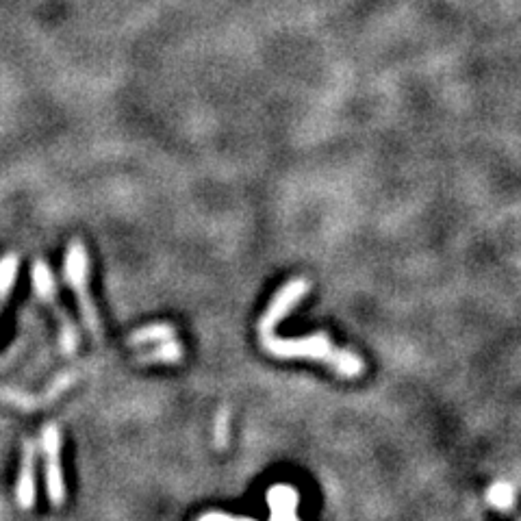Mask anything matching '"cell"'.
Here are the masks:
<instances>
[{
	"label": "cell",
	"mask_w": 521,
	"mask_h": 521,
	"mask_svg": "<svg viewBox=\"0 0 521 521\" xmlns=\"http://www.w3.org/2000/svg\"><path fill=\"white\" fill-rule=\"evenodd\" d=\"M307 291H309V283L304 281V278H294V281H289L285 287L276 291L257 326L263 350L272 354V357H276V359L322 361L328 367H333L339 376H346V378L361 376L365 365L357 354L350 350L337 348L324 333H317L311 337H300V339H281L274 335L278 322L285 320L287 313L294 309L304 296H307Z\"/></svg>",
	"instance_id": "1"
},
{
	"label": "cell",
	"mask_w": 521,
	"mask_h": 521,
	"mask_svg": "<svg viewBox=\"0 0 521 521\" xmlns=\"http://www.w3.org/2000/svg\"><path fill=\"white\" fill-rule=\"evenodd\" d=\"M31 281H33V289L37 298H40L46 307L55 313L57 322H59V330H61V348L63 354H72L76 352V346H79V333H76V326L72 322V317L63 311V307L59 304L57 298V285H55V276L50 272L48 265L44 261H35L33 270H31Z\"/></svg>",
	"instance_id": "3"
},
{
	"label": "cell",
	"mask_w": 521,
	"mask_h": 521,
	"mask_svg": "<svg viewBox=\"0 0 521 521\" xmlns=\"http://www.w3.org/2000/svg\"><path fill=\"white\" fill-rule=\"evenodd\" d=\"M35 463H37V443L33 439H24L22 443V461L20 478L16 487V500L22 511H31L35 504Z\"/></svg>",
	"instance_id": "5"
},
{
	"label": "cell",
	"mask_w": 521,
	"mask_h": 521,
	"mask_svg": "<svg viewBox=\"0 0 521 521\" xmlns=\"http://www.w3.org/2000/svg\"><path fill=\"white\" fill-rule=\"evenodd\" d=\"M200 519L202 521H207V519H237V521H248L250 517H235V515H231V513H218V511H213V513H205V515H200Z\"/></svg>",
	"instance_id": "14"
},
{
	"label": "cell",
	"mask_w": 521,
	"mask_h": 521,
	"mask_svg": "<svg viewBox=\"0 0 521 521\" xmlns=\"http://www.w3.org/2000/svg\"><path fill=\"white\" fill-rule=\"evenodd\" d=\"M487 498L491 502V506L500 508V511H508L515 502V487L511 482H493Z\"/></svg>",
	"instance_id": "11"
},
{
	"label": "cell",
	"mask_w": 521,
	"mask_h": 521,
	"mask_svg": "<svg viewBox=\"0 0 521 521\" xmlns=\"http://www.w3.org/2000/svg\"><path fill=\"white\" fill-rule=\"evenodd\" d=\"M76 376H79L76 372L61 374V376L55 380V383L48 387V391L42 393V396H37V398H35V396H24V393H16V391H5V398H7V402L20 406V409H24V411L42 409V406H46V404H50V402H55L63 391L70 389V387L74 385Z\"/></svg>",
	"instance_id": "6"
},
{
	"label": "cell",
	"mask_w": 521,
	"mask_h": 521,
	"mask_svg": "<svg viewBox=\"0 0 521 521\" xmlns=\"http://www.w3.org/2000/svg\"><path fill=\"white\" fill-rule=\"evenodd\" d=\"M298 502H300V495H298L296 487H291V485H274L268 491L270 517L274 521L298 519Z\"/></svg>",
	"instance_id": "7"
},
{
	"label": "cell",
	"mask_w": 521,
	"mask_h": 521,
	"mask_svg": "<svg viewBox=\"0 0 521 521\" xmlns=\"http://www.w3.org/2000/svg\"><path fill=\"white\" fill-rule=\"evenodd\" d=\"M168 339H176V328L170 324H150L135 330L129 337V346H144V343H161Z\"/></svg>",
	"instance_id": "9"
},
{
	"label": "cell",
	"mask_w": 521,
	"mask_h": 521,
	"mask_svg": "<svg viewBox=\"0 0 521 521\" xmlns=\"http://www.w3.org/2000/svg\"><path fill=\"white\" fill-rule=\"evenodd\" d=\"M183 359V346L176 339L161 341L157 348L148 352H139L137 363L139 365H157V363H176Z\"/></svg>",
	"instance_id": "8"
},
{
	"label": "cell",
	"mask_w": 521,
	"mask_h": 521,
	"mask_svg": "<svg viewBox=\"0 0 521 521\" xmlns=\"http://www.w3.org/2000/svg\"><path fill=\"white\" fill-rule=\"evenodd\" d=\"M20 352H22V343H16V346L11 348V350L5 354L3 359H0V370H5V367H9L11 361H14Z\"/></svg>",
	"instance_id": "13"
},
{
	"label": "cell",
	"mask_w": 521,
	"mask_h": 521,
	"mask_svg": "<svg viewBox=\"0 0 521 521\" xmlns=\"http://www.w3.org/2000/svg\"><path fill=\"white\" fill-rule=\"evenodd\" d=\"M228 439H231V411L220 409L218 417H215V426H213L215 448L224 450L228 446Z\"/></svg>",
	"instance_id": "12"
},
{
	"label": "cell",
	"mask_w": 521,
	"mask_h": 521,
	"mask_svg": "<svg viewBox=\"0 0 521 521\" xmlns=\"http://www.w3.org/2000/svg\"><path fill=\"white\" fill-rule=\"evenodd\" d=\"M63 276H66V283L76 294V302H79L81 307V315L87 330H90L94 339H100V317L90 294V257H87V250L79 239L72 241L66 250Z\"/></svg>",
	"instance_id": "2"
},
{
	"label": "cell",
	"mask_w": 521,
	"mask_h": 521,
	"mask_svg": "<svg viewBox=\"0 0 521 521\" xmlns=\"http://www.w3.org/2000/svg\"><path fill=\"white\" fill-rule=\"evenodd\" d=\"M18 268H20V257L16 252H9L0 259V307L7 302L11 289H14Z\"/></svg>",
	"instance_id": "10"
},
{
	"label": "cell",
	"mask_w": 521,
	"mask_h": 521,
	"mask_svg": "<svg viewBox=\"0 0 521 521\" xmlns=\"http://www.w3.org/2000/svg\"><path fill=\"white\" fill-rule=\"evenodd\" d=\"M42 450L46 459V491L55 506L66 502V482L61 469V432L57 424H46L42 430Z\"/></svg>",
	"instance_id": "4"
}]
</instances>
